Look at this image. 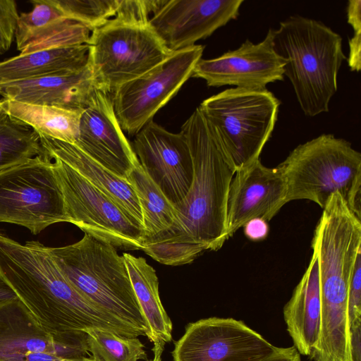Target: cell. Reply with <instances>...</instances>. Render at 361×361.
<instances>
[{"label": "cell", "instance_id": "4fadbf2b", "mask_svg": "<svg viewBox=\"0 0 361 361\" xmlns=\"http://www.w3.org/2000/svg\"><path fill=\"white\" fill-rule=\"evenodd\" d=\"M243 0H162L149 25L164 47L175 52L195 45L235 20Z\"/></svg>", "mask_w": 361, "mask_h": 361}, {"label": "cell", "instance_id": "4dcf8cb0", "mask_svg": "<svg viewBox=\"0 0 361 361\" xmlns=\"http://www.w3.org/2000/svg\"><path fill=\"white\" fill-rule=\"evenodd\" d=\"M243 228L245 237L255 242L266 239L269 231L268 222L260 218L248 221Z\"/></svg>", "mask_w": 361, "mask_h": 361}, {"label": "cell", "instance_id": "e575fe53", "mask_svg": "<svg viewBox=\"0 0 361 361\" xmlns=\"http://www.w3.org/2000/svg\"><path fill=\"white\" fill-rule=\"evenodd\" d=\"M361 1L350 0L347 6L348 23L353 27L354 32L361 31Z\"/></svg>", "mask_w": 361, "mask_h": 361}, {"label": "cell", "instance_id": "2e32d148", "mask_svg": "<svg viewBox=\"0 0 361 361\" xmlns=\"http://www.w3.org/2000/svg\"><path fill=\"white\" fill-rule=\"evenodd\" d=\"M96 162L126 179L138 162L115 116L109 94L96 89L82 110L74 143Z\"/></svg>", "mask_w": 361, "mask_h": 361}, {"label": "cell", "instance_id": "74e56055", "mask_svg": "<svg viewBox=\"0 0 361 361\" xmlns=\"http://www.w3.org/2000/svg\"><path fill=\"white\" fill-rule=\"evenodd\" d=\"M165 343L163 341H157L154 343L152 351L154 353L153 359L149 361H162L161 355L164 349Z\"/></svg>", "mask_w": 361, "mask_h": 361}, {"label": "cell", "instance_id": "d4e9b609", "mask_svg": "<svg viewBox=\"0 0 361 361\" xmlns=\"http://www.w3.org/2000/svg\"><path fill=\"white\" fill-rule=\"evenodd\" d=\"M126 180L133 188L143 216V241L169 229L175 222L174 205L145 172L139 161Z\"/></svg>", "mask_w": 361, "mask_h": 361}, {"label": "cell", "instance_id": "7c38bea8", "mask_svg": "<svg viewBox=\"0 0 361 361\" xmlns=\"http://www.w3.org/2000/svg\"><path fill=\"white\" fill-rule=\"evenodd\" d=\"M132 147L145 172L166 197L173 205L182 202L194 175L184 134L169 132L151 120L134 135Z\"/></svg>", "mask_w": 361, "mask_h": 361}, {"label": "cell", "instance_id": "484cf974", "mask_svg": "<svg viewBox=\"0 0 361 361\" xmlns=\"http://www.w3.org/2000/svg\"><path fill=\"white\" fill-rule=\"evenodd\" d=\"M44 155L39 134L3 111L0 114V171Z\"/></svg>", "mask_w": 361, "mask_h": 361}, {"label": "cell", "instance_id": "1f68e13d", "mask_svg": "<svg viewBox=\"0 0 361 361\" xmlns=\"http://www.w3.org/2000/svg\"><path fill=\"white\" fill-rule=\"evenodd\" d=\"M10 361H95L91 357L66 358L46 353H28L14 357Z\"/></svg>", "mask_w": 361, "mask_h": 361}, {"label": "cell", "instance_id": "d590c367", "mask_svg": "<svg viewBox=\"0 0 361 361\" xmlns=\"http://www.w3.org/2000/svg\"><path fill=\"white\" fill-rule=\"evenodd\" d=\"M350 350L353 361H361V323L350 326Z\"/></svg>", "mask_w": 361, "mask_h": 361}, {"label": "cell", "instance_id": "cb8c5ba5", "mask_svg": "<svg viewBox=\"0 0 361 361\" xmlns=\"http://www.w3.org/2000/svg\"><path fill=\"white\" fill-rule=\"evenodd\" d=\"M3 111L39 135L74 144L78 137L82 111L32 104L3 98Z\"/></svg>", "mask_w": 361, "mask_h": 361}, {"label": "cell", "instance_id": "6da1fadb", "mask_svg": "<svg viewBox=\"0 0 361 361\" xmlns=\"http://www.w3.org/2000/svg\"><path fill=\"white\" fill-rule=\"evenodd\" d=\"M180 131L192 158V185L182 202L174 205L173 224L142 244L147 255L171 266L191 263L207 250H218L228 240L227 200L235 173L198 107Z\"/></svg>", "mask_w": 361, "mask_h": 361}, {"label": "cell", "instance_id": "f1b7e54d", "mask_svg": "<svg viewBox=\"0 0 361 361\" xmlns=\"http://www.w3.org/2000/svg\"><path fill=\"white\" fill-rule=\"evenodd\" d=\"M18 18L16 1L0 0V54L11 48L16 37Z\"/></svg>", "mask_w": 361, "mask_h": 361}, {"label": "cell", "instance_id": "836d02e7", "mask_svg": "<svg viewBox=\"0 0 361 361\" xmlns=\"http://www.w3.org/2000/svg\"><path fill=\"white\" fill-rule=\"evenodd\" d=\"M262 361H301V357L297 349L293 345L280 348Z\"/></svg>", "mask_w": 361, "mask_h": 361}, {"label": "cell", "instance_id": "7402d4cb", "mask_svg": "<svg viewBox=\"0 0 361 361\" xmlns=\"http://www.w3.org/2000/svg\"><path fill=\"white\" fill-rule=\"evenodd\" d=\"M88 44L19 54L0 61V85L75 73L88 66Z\"/></svg>", "mask_w": 361, "mask_h": 361}, {"label": "cell", "instance_id": "3957f363", "mask_svg": "<svg viewBox=\"0 0 361 361\" xmlns=\"http://www.w3.org/2000/svg\"><path fill=\"white\" fill-rule=\"evenodd\" d=\"M275 52L284 59L303 113L314 116L328 112L337 91L338 73L343 60L341 35L322 22L292 16L272 29Z\"/></svg>", "mask_w": 361, "mask_h": 361}, {"label": "cell", "instance_id": "ac0fdd59", "mask_svg": "<svg viewBox=\"0 0 361 361\" xmlns=\"http://www.w3.org/2000/svg\"><path fill=\"white\" fill-rule=\"evenodd\" d=\"M19 15L16 42L20 54L88 44L92 29L67 18L52 0H32Z\"/></svg>", "mask_w": 361, "mask_h": 361}, {"label": "cell", "instance_id": "9a60e30c", "mask_svg": "<svg viewBox=\"0 0 361 361\" xmlns=\"http://www.w3.org/2000/svg\"><path fill=\"white\" fill-rule=\"evenodd\" d=\"M28 353L85 357L90 355L87 335L82 331L52 335L18 298L0 302V361H10Z\"/></svg>", "mask_w": 361, "mask_h": 361}, {"label": "cell", "instance_id": "277c9868", "mask_svg": "<svg viewBox=\"0 0 361 361\" xmlns=\"http://www.w3.org/2000/svg\"><path fill=\"white\" fill-rule=\"evenodd\" d=\"M59 269L87 301L106 314L147 335L124 259L116 248L85 233L63 247H47Z\"/></svg>", "mask_w": 361, "mask_h": 361}, {"label": "cell", "instance_id": "603a6c76", "mask_svg": "<svg viewBox=\"0 0 361 361\" xmlns=\"http://www.w3.org/2000/svg\"><path fill=\"white\" fill-rule=\"evenodd\" d=\"M130 280L147 326V337L153 343L172 339V322L164 310L159 293V281L146 259L130 253L122 255Z\"/></svg>", "mask_w": 361, "mask_h": 361}, {"label": "cell", "instance_id": "d6986e66", "mask_svg": "<svg viewBox=\"0 0 361 361\" xmlns=\"http://www.w3.org/2000/svg\"><path fill=\"white\" fill-rule=\"evenodd\" d=\"M97 89L89 66L71 73L0 85V94L20 102L82 111Z\"/></svg>", "mask_w": 361, "mask_h": 361}, {"label": "cell", "instance_id": "4316f807", "mask_svg": "<svg viewBox=\"0 0 361 361\" xmlns=\"http://www.w3.org/2000/svg\"><path fill=\"white\" fill-rule=\"evenodd\" d=\"M88 350L95 361H138L147 360L145 346L137 337L130 338L111 331L89 328Z\"/></svg>", "mask_w": 361, "mask_h": 361}, {"label": "cell", "instance_id": "f35d334b", "mask_svg": "<svg viewBox=\"0 0 361 361\" xmlns=\"http://www.w3.org/2000/svg\"><path fill=\"white\" fill-rule=\"evenodd\" d=\"M1 101H2V99H0V114L3 111V109H2V107H1Z\"/></svg>", "mask_w": 361, "mask_h": 361}, {"label": "cell", "instance_id": "83f0119b", "mask_svg": "<svg viewBox=\"0 0 361 361\" xmlns=\"http://www.w3.org/2000/svg\"><path fill=\"white\" fill-rule=\"evenodd\" d=\"M64 15L89 28L103 25L116 16L119 0H52Z\"/></svg>", "mask_w": 361, "mask_h": 361}, {"label": "cell", "instance_id": "9c48e42d", "mask_svg": "<svg viewBox=\"0 0 361 361\" xmlns=\"http://www.w3.org/2000/svg\"><path fill=\"white\" fill-rule=\"evenodd\" d=\"M51 159L68 223L115 248L142 250L143 228L71 166L57 158Z\"/></svg>", "mask_w": 361, "mask_h": 361}, {"label": "cell", "instance_id": "8fae6325", "mask_svg": "<svg viewBox=\"0 0 361 361\" xmlns=\"http://www.w3.org/2000/svg\"><path fill=\"white\" fill-rule=\"evenodd\" d=\"M279 347L241 320L212 317L188 324L173 361H262Z\"/></svg>", "mask_w": 361, "mask_h": 361}, {"label": "cell", "instance_id": "7a4b0ae2", "mask_svg": "<svg viewBox=\"0 0 361 361\" xmlns=\"http://www.w3.org/2000/svg\"><path fill=\"white\" fill-rule=\"evenodd\" d=\"M0 276L52 335L99 328L130 338L141 336L84 298L39 241L22 244L0 230Z\"/></svg>", "mask_w": 361, "mask_h": 361}, {"label": "cell", "instance_id": "8992f818", "mask_svg": "<svg viewBox=\"0 0 361 361\" xmlns=\"http://www.w3.org/2000/svg\"><path fill=\"white\" fill-rule=\"evenodd\" d=\"M280 101L267 89L232 87L198 106L214 138L237 171L259 159L277 121Z\"/></svg>", "mask_w": 361, "mask_h": 361}, {"label": "cell", "instance_id": "5b68a950", "mask_svg": "<svg viewBox=\"0 0 361 361\" xmlns=\"http://www.w3.org/2000/svg\"><path fill=\"white\" fill-rule=\"evenodd\" d=\"M287 185V202L307 200L324 208L339 193L361 219V154L348 141L322 134L299 145L277 166Z\"/></svg>", "mask_w": 361, "mask_h": 361}, {"label": "cell", "instance_id": "30bf717a", "mask_svg": "<svg viewBox=\"0 0 361 361\" xmlns=\"http://www.w3.org/2000/svg\"><path fill=\"white\" fill-rule=\"evenodd\" d=\"M200 44L173 52L142 75L120 85L111 96L115 116L123 132L135 135L192 75L202 58Z\"/></svg>", "mask_w": 361, "mask_h": 361}, {"label": "cell", "instance_id": "5bb4252c", "mask_svg": "<svg viewBox=\"0 0 361 361\" xmlns=\"http://www.w3.org/2000/svg\"><path fill=\"white\" fill-rule=\"evenodd\" d=\"M285 65L284 59L274 49L270 28L259 43L247 39L237 49L216 58H201L192 77L204 80L209 87L264 89L270 82L283 80Z\"/></svg>", "mask_w": 361, "mask_h": 361}, {"label": "cell", "instance_id": "ba28073f", "mask_svg": "<svg viewBox=\"0 0 361 361\" xmlns=\"http://www.w3.org/2000/svg\"><path fill=\"white\" fill-rule=\"evenodd\" d=\"M0 221L38 234L50 225L68 222L54 164L38 156L0 171Z\"/></svg>", "mask_w": 361, "mask_h": 361}, {"label": "cell", "instance_id": "f546056e", "mask_svg": "<svg viewBox=\"0 0 361 361\" xmlns=\"http://www.w3.org/2000/svg\"><path fill=\"white\" fill-rule=\"evenodd\" d=\"M350 326L361 323V251L357 254L348 289Z\"/></svg>", "mask_w": 361, "mask_h": 361}, {"label": "cell", "instance_id": "e0dca14e", "mask_svg": "<svg viewBox=\"0 0 361 361\" xmlns=\"http://www.w3.org/2000/svg\"><path fill=\"white\" fill-rule=\"evenodd\" d=\"M286 196V182L278 166L267 167L259 159L235 171L227 200L228 239L252 219L269 222L287 203Z\"/></svg>", "mask_w": 361, "mask_h": 361}, {"label": "cell", "instance_id": "d6a6232c", "mask_svg": "<svg viewBox=\"0 0 361 361\" xmlns=\"http://www.w3.org/2000/svg\"><path fill=\"white\" fill-rule=\"evenodd\" d=\"M348 43V66L352 71L358 72L360 70L361 31L354 32V35L349 39Z\"/></svg>", "mask_w": 361, "mask_h": 361}, {"label": "cell", "instance_id": "8d00e7d4", "mask_svg": "<svg viewBox=\"0 0 361 361\" xmlns=\"http://www.w3.org/2000/svg\"><path fill=\"white\" fill-rule=\"evenodd\" d=\"M18 298L14 291L0 276V302Z\"/></svg>", "mask_w": 361, "mask_h": 361}, {"label": "cell", "instance_id": "ffe728a7", "mask_svg": "<svg viewBox=\"0 0 361 361\" xmlns=\"http://www.w3.org/2000/svg\"><path fill=\"white\" fill-rule=\"evenodd\" d=\"M45 154L57 158L113 201L136 224L143 228V216L136 193L126 179L121 178L84 153L75 144L39 135Z\"/></svg>", "mask_w": 361, "mask_h": 361}, {"label": "cell", "instance_id": "44dd1931", "mask_svg": "<svg viewBox=\"0 0 361 361\" xmlns=\"http://www.w3.org/2000/svg\"><path fill=\"white\" fill-rule=\"evenodd\" d=\"M287 331L300 355H310L318 341L321 300L318 257L313 251L309 265L283 309Z\"/></svg>", "mask_w": 361, "mask_h": 361}, {"label": "cell", "instance_id": "52a82bcc", "mask_svg": "<svg viewBox=\"0 0 361 361\" xmlns=\"http://www.w3.org/2000/svg\"><path fill=\"white\" fill-rule=\"evenodd\" d=\"M148 23L114 16L92 29L88 66L97 89L112 94L173 53L164 47Z\"/></svg>", "mask_w": 361, "mask_h": 361}]
</instances>
